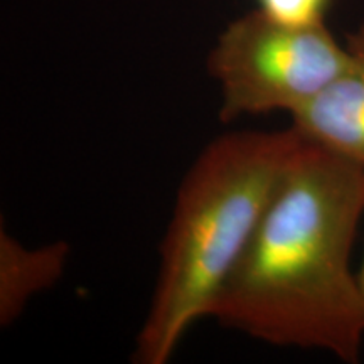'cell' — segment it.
I'll use <instances>...</instances> for the list:
<instances>
[{"label":"cell","instance_id":"cell-1","mask_svg":"<svg viewBox=\"0 0 364 364\" xmlns=\"http://www.w3.org/2000/svg\"><path fill=\"white\" fill-rule=\"evenodd\" d=\"M363 211L364 167L306 140L211 317L272 346L358 363L364 304L351 252Z\"/></svg>","mask_w":364,"mask_h":364},{"label":"cell","instance_id":"cell-2","mask_svg":"<svg viewBox=\"0 0 364 364\" xmlns=\"http://www.w3.org/2000/svg\"><path fill=\"white\" fill-rule=\"evenodd\" d=\"M304 144L290 127L231 132L203 149L177 191L134 361L166 364L189 327L211 317L223 284Z\"/></svg>","mask_w":364,"mask_h":364},{"label":"cell","instance_id":"cell-3","mask_svg":"<svg viewBox=\"0 0 364 364\" xmlns=\"http://www.w3.org/2000/svg\"><path fill=\"white\" fill-rule=\"evenodd\" d=\"M348 63V49L326 24L287 26L257 11L218 38L208 71L220 85L223 122L307 107Z\"/></svg>","mask_w":364,"mask_h":364},{"label":"cell","instance_id":"cell-4","mask_svg":"<svg viewBox=\"0 0 364 364\" xmlns=\"http://www.w3.org/2000/svg\"><path fill=\"white\" fill-rule=\"evenodd\" d=\"M348 63L292 127L309 144L364 167V26L348 36Z\"/></svg>","mask_w":364,"mask_h":364},{"label":"cell","instance_id":"cell-5","mask_svg":"<svg viewBox=\"0 0 364 364\" xmlns=\"http://www.w3.org/2000/svg\"><path fill=\"white\" fill-rule=\"evenodd\" d=\"M68 247L63 241L41 248H26L2 230L0 233V322L16 321L33 295L61 279Z\"/></svg>","mask_w":364,"mask_h":364},{"label":"cell","instance_id":"cell-6","mask_svg":"<svg viewBox=\"0 0 364 364\" xmlns=\"http://www.w3.org/2000/svg\"><path fill=\"white\" fill-rule=\"evenodd\" d=\"M258 11L287 26L324 24L332 0H257Z\"/></svg>","mask_w":364,"mask_h":364},{"label":"cell","instance_id":"cell-7","mask_svg":"<svg viewBox=\"0 0 364 364\" xmlns=\"http://www.w3.org/2000/svg\"><path fill=\"white\" fill-rule=\"evenodd\" d=\"M356 279H358L359 294H361V299H363V304H364V253H363L361 265H359V270L356 272Z\"/></svg>","mask_w":364,"mask_h":364}]
</instances>
